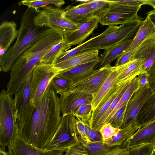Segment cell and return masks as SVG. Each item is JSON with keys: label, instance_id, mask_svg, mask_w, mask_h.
<instances>
[{"label": "cell", "instance_id": "cell-33", "mask_svg": "<svg viewBox=\"0 0 155 155\" xmlns=\"http://www.w3.org/2000/svg\"><path fill=\"white\" fill-rule=\"evenodd\" d=\"M72 83L70 79L57 75L52 79L50 84L56 93L60 95L69 90Z\"/></svg>", "mask_w": 155, "mask_h": 155}, {"label": "cell", "instance_id": "cell-20", "mask_svg": "<svg viewBox=\"0 0 155 155\" xmlns=\"http://www.w3.org/2000/svg\"><path fill=\"white\" fill-rule=\"evenodd\" d=\"M133 39H126L104 50L99 57V62L98 64L100 68L110 65L112 61L117 59L129 48Z\"/></svg>", "mask_w": 155, "mask_h": 155}, {"label": "cell", "instance_id": "cell-45", "mask_svg": "<svg viewBox=\"0 0 155 155\" xmlns=\"http://www.w3.org/2000/svg\"><path fill=\"white\" fill-rule=\"evenodd\" d=\"M137 79L139 88L144 87L148 83L147 74L144 73L138 75Z\"/></svg>", "mask_w": 155, "mask_h": 155}, {"label": "cell", "instance_id": "cell-41", "mask_svg": "<svg viewBox=\"0 0 155 155\" xmlns=\"http://www.w3.org/2000/svg\"><path fill=\"white\" fill-rule=\"evenodd\" d=\"M148 84L152 94L155 93V62L147 72Z\"/></svg>", "mask_w": 155, "mask_h": 155}, {"label": "cell", "instance_id": "cell-36", "mask_svg": "<svg viewBox=\"0 0 155 155\" xmlns=\"http://www.w3.org/2000/svg\"><path fill=\"white\" fill-rule=\"evenodd\" d=\"M92 112L91 104H84L80 106L73 115L78 119L89 125Z\"/></svg>", "mask_w": 155, "mask_h": 155}, {"label": "cell", "instance_id": "cell-46", "mask_svg": "<svg viewBox=\"0 0 155 155\" xmlns=\"http://www.w3.org/2000/svg\"><path fill=\"white\" fill-rule=\"evenodd\" d=\"M147 17L155 26V9L148 12L147 14Z\"/></svg>", "mask_w": 155, "mask_h": 155}, {"label": "cell", "instance_id": "cell-44", "mask_svg": "<svg viewBox=\"0 0 155 155\" xmlns=\"http://www.w3.org/2000/svg\"><path fill=\"white\" fill-rule=\"evenodd\" d=\"M126 150L120 146H118L105 150L96 155H117Z\"/></svg>", "mask_w": 155, "mask_h": 155}, {"label": "cell", "instance_id": "cell-37", "mask_svg": "<svg viewBox=\"0 0 155 155\" xmlns=\"http://www.w3.org/2000/svg\"><path fill=\"white\" fill-rule=\"evenodd\" d=\"M154 149L153 145H142L128 150V155H152Z\"/></svg>", "mask_w": 155, "mask_h": 155}, {"label": "cell", "instance_id": "cell-6", "mask_svg": "<svg viewBox=\"0 0 155 155\" xmlns=\"http://www.w3.org/2000/svg\"><path fill=\"white\" fill-rule=\"evenodd\" d=\"M76 119L73 114L62 116L59 126L46 150L66 152L70 147L80 143L77 136Z\"/></svg>", "mask_w": 155, "mask_h": 155}, {"label": "cell", "instance_id": "cell-4", "mask_svg": "<svg viewBox=\"0 0 155 155\" xmlns=\"http://www.w3.org/2000/svg\"><path fill=\"white\" fill-rule=\"evenodd\" d=\"M64 12V9L54 5L44 7L39 10L34 18V23L40 27L54 29L63 35L65 33L75 30L80 25L74 23L66 18Z\"/></svg>", "mask_w": 155, "mask_h": 155}, {"label": "cell", "instance_id": "cell-21", "mask_svg": "<svg viewBox=\"0 0 155 155\" xmlns=\"http://www.w3.org/2000/svg\"><path fill=\"white\" fill-rule=\"evenodd\" d=\"M99 50H87L78 54L54 65L61 72L76 66L99 59Z\"/></svg>", "mask_w": 155, "mask_h": 155}, {"label": "cell", "instance_id": "cell-27", "mask_svg": "<svg viewBox=\"0 0 155 155\" xmlns=\"http://www.w3.org/2000/svg\"><path fill=\"white\" fill-rule=\"evenodd\" d=\"M155 119V93L152 94L139 112L137 123L140 127Z\"/></svg>", "mask_w": 155, "mask_h": 155}, {"label": "cell", "instance_id": "cell-42", "mask_svg": "<svg viewBox=\"0 0 155 155\" xmlns=\"http://www.w3.org/2000/svg\"><path fill=\"white\" fill-rule=\"evenodd\" d=\"M136 48L131 51L125 52L124 53L117 59L114 66L117 67L131 61V57L135 51Z\"/></svg>", "mask_w": 155, "mask_h": 155}, {"label": "cell", "instance_id": "cell-32", "mask_svg": "<svg viewBox=\"0 0 155 155\" xmlns=\"http://www.w3.org/2000/svg\"><path fill=\"white\" fill-rule=\"evenodd\" d=\"M65 3L64 1L63 0H24L19 2L18 4L19 5H25L38 12L40 9L51 5L61 7Z\"/></svg>", "mask_w": 155, "mask_h": 155}, {"label": "cell", "instance_id": "cell-34", "mask_svg": "<svg viewBox=\"0 0 155 155\" xmlns=\"http://www.w3.org/2000/svg\"><path fill=\"white\" fill-rule=\"evenodd\" d=\"M120 146L117 144L108 143L104 141L91 142L85 147L89 155H96L107 150Z\"/></svg>", "mask_w": 155, "mask_h": 155}, {"label": "cell", "instance_id": "cell-9", "mask_svg": "<svg viewBox=\"0 0 155 155\" xmlns=\"http://www.w3.org/2000/svg\"><path fill=\"white\" fill-rule=\"evenodd\" d=\"M152 94L148 83L134 94L127 103L120 129L127 127L130 125L137 124V120L138 115Z\"/></svg>", "mask_w": 155, "mask_h": 155}, {"label": "cell", "instance_id": "cell-28", "mask_svg": "<svg viewBox=\"0 0 155 155\" xmlns=\"http://www.w3.org/2000/svg\"><path fill=\"white\" fill-rule=\"evenodd\" d=\"M72 46L63 38L60 42L54 45L45 55L41 61V64H54L57 59Z\"/></svg>", "mask_w": 155, "mask_h": 155}, {"label": "cell", "instance_id": "cell-16", "mask_svg": "<svg viewBox=\"0 0 155 155\" xmlns=\"http://www.w3.org/2000/svg\"><path fill=\"white\" fill-rule=\"evenodd\" d=\"M138 59L145 60L143 71L147 73L155 62V37L145 40L137 48L131 61Z\"/></svg>", "mask_w": 155, "mask_h": 155}, {"label": "cell", "instance_id": "cell-23", "mask_svg": "<svg viewBox=\"0 0 155 155\" xmlns=\"http://www.w3.org/2000/svg\"><path fill=\"white\" fill-rule=\"evenodd\" d=\"M119 26H109L100 35L92 37L88 40L79 45L75 48L64 52L56 60L55 63L68 59L75 55L86 50L90 46L98 42L108 34L117 28Z\"/></svg>", "mask_w": 155, "mask_h": 155}, {"label": "cell", "instance_id": "cell-22", "mask_svg": "<svg viewBox=\"0 0 155 155\" xmlns=\"http://www.w3.org/2000/svg\"><path fill=\"white\" fill-rule=\"evenodd\" d=\"M99 62V59L81 64L61 72L57 75L72 81V83L86 77L94 70Z\"/></svg>", "mask_w": 155, "mask_h": 155}, {"label": "cell", "instance_id": "cell-1", "mask_svg": "<svg viewBox=\"0 0 155 155\" xmlns=\"http://www.w3.org/2000/svg\"><path fill=\"white\" fill-rule=\"evenodd\" d=\"M60 98L50 84L40 105L31 117L23 124L16 126L21 138L29 144L44 149L54 136L61 122Z\"/></svg>", "mask_w": 155, "mask_h": 155}, {"label": "cell", "instance_id": "cell-49", "mask_svg": "<svg viewBox=\"0 0 155 155\" xmlns=\"http://www.w3.org/2000/svg\"><path fill=\"white\" fill-rule=\"evenodd\" d=\"M129 154V151L128 150H126L117 155H128Z\"/></svg>", "mask_w": 155, "mask_h": 155}, {"label": "cell", "instance_id": "cell-39", "mask_svg": "<svg viewBox=\"0 0 155 155\" xmlns=\"http://www.w3.org/2000/svg\"><path fill=\"white\" fill-rule=\"evenodd\" d=\"M120 129L115 128L109 123L104 124L99 130L103 141L111 138L118 132Z\"/></svg>", "mask_w": 155, "mask_h": 155}, {"label": "cell", "instance_id": "cell-26", "mask_svg": "<svg viewBox=\"0 0 155 155\" xmlns=\"http://www.w3.org/2000/svg\"><path fill=\"white\" fill-rule=\"evenodd\" d=\"M114 68L107 78L99 90L92 95L91 105L92 112L98 107L103 99L110 91L113 86L117 83L118 71L116 67Z\"/></svg>", "mask_w": 155, "mask_h": 155}, {"label": "cell", "instance_id": "cell-31", "mask_svg": "<svg viewBox=\"0 0 155 155\" xmlns=\"http://www.w3.org/2000/svg\"><path fill=\"white\" fill-rule=\"evenodd\" d=\"M94 15L100 17L109 9L112 0L81 1Z\"/></svg>", "mask_w": 155, "mask_h": 155}, {"label": "cell", "instance_id": "cell-38", "mask_svg": "<svg viewBox=\"0 0 155 155\" xmlns=\"http://www.w3.org/2000/svg\"><path fill=\"white\" fill-rule=\"evenodd\" d=\"M127 104L119 109L110 119L108 123L113 127L120 129L123 124Z\"/></svg>", "mask_w": 155, "mask_h": 155}, {"label": "cell", "instance_id": "cell-25", "mask_svg": "<svg viewBox=\"0 0 155 155\" xmlns=\"http://www.w3.org/2000/svg\"><path fill=\"white\" fill-rule=\"evenodd\" d=\"M64 10V15L66 18L79 24L84 22L91 17L95 16L82 2L76 6H68Z\"/></svg>", "mask_w": 155, "mask_h": 155}, {"label": "cell", "instance_id": "cell-47", "mask_svg": "<svg viewBox=\"0 0 155 155\" xmlns=\"http://www.w3.org/2000/svg\"><path fill=\"white\" fill-rule=\"evenodd\" d=\"M145 4L149 5L155 9V0H145Z\"/></svg>", "mask_w": 155, "mask_h": 155}, {"label": "cell", "instance_id": "cell-8", "mask_svg": "<svg viewBox=\"0 0 155 155\" xmlns=\"http://www.w3.org/2000/svg\"><path fill=\"white\" fill-rule=\"evenodd\" d=\"M114 67L109 65L94 70L85 78L72 83L68 90L81 91L92 95L100 89Z\"/></svg>", "mask_w": 155, "mask_h": 155}, {"label": "cell", "instance_id": "cell-7", "mask_svg": "<svg viewBox=\"0 0 155 155\" xmlns=\"http://www.w3.org/2000/svg\"><path fill=\"white\" fill-rule=\"evenodd\" d=\"M138 15L124 24L108 34L98 42L90 46L86 50L107 49L127 39L133 38L142 22Z\"/></svg>", "mask_w": 155, "mask_h": 155}, {"label": "cell", "instance_id": "cell-52", "mask_svg": "<svg viewBox=\"0 0 155 155\" xmlns=\"http://www.w3.org/2000/svg\"></svg>", "mask_w": 155, "mask_h": 155}, {"label": "cell", "instance_id": "cell-18", "mask_svg": "<svg viewBox=\"0 0 155 155\" xmlns=\"http://www.w3.org/2000/svg\"><path fill=\"white\" fill-rule=\"evenodd\" d=\"M32 73L33 72L15 94L14 101L17 120L32 105L30 101V85Z\"/></svg>", "mask_w": 155, "mask_h": 155}, {"label": "cell", "instance_id": "cell-12", "mask_svg": "<svg viewBox=\"0 0 155 155\" xmlns=\"http://www.w3.org/2000/svg\"><path fill=\"white\" fill-rule=\"evenodd\" d=\"M144 144H152L154 147L155 120L140 127L120 146L128 150L132 148Z\"/></svg>", "mask_w": 155, "mask_h": 155}, {"label": "cell", "instance_id": "cell-3", "mask_svg": "<svg viewBox=\"0 0 155 155\" xmlns=\"http://www.w3.org/2000/svg\"><path fill=\"white\" fill-rule=\"evenodd\" d=\"M17 120L14 98L7 90L0 94V145L5 149L10 144L15 132Z\"/></svg>", "mask_w": 155, "mask_h": 155}, {"label": "cell", "instance_id": "cell-5", "mask_svg": "<svg viewBox=\"0 0 155 155\" xmlns=\"http://www.w3.org/2000/svg\"><path fill=\"white\" fill-rule=\"evenodd\" d=\"M61 72L54 64H41L35 67L30 85V101L35 108L41 104L52 79Z\"/></svg>", "mask_w": 155, "mask_h": 155}, {"label": "cell", "instance_id": "cell-11", "mask_svg": "<svg viewBox=\"0 0 155 155\" xmlns=\"http://www.w3.org/2000/svg\"><path fill=\"white\" fill-rule=\"evenodd\" d=\"M140 7H123L108 10L100 16L99 23L109 26L124 24L137 16Z\"/></svg>", "mask_w": 155, "mask_h": 155}, {"label": "cell", "instance_id": "cell-15", "mask_svg": "<svg viewBox=\"0 0 155 155\" xmlns=\"http://www.w3.org/2000/svg\"><path fill=\"white\" fill-rule=\"evenodd\" d=\"M131 81L116 83L103 99L97 108L92 113L89 125L95 129L99 121L122 89Z\"/></svg>", "mask_w": 155, "mask_h": 155}, {"label": "cell", "instance_id": "cell-10", "mask_svg": "<svg viewBox=\"0 0 155 155\" xmlns=\"http://www.w3.org/2000/svg\"><path fill=\"white\" fill-rule=\"evenodd\" d=\"M62 116L73 114L83 104H91L92 95L84 93L69 90L60 95Z\"/></svg>", "mask_w": 155, "mask_h": 155}, {"label": "cell", "instance_id": "cell-17", "mask_svg": "<svg viewBox=\"0 0 155 155\" xmlns=\"http://www.w3.org/2000/svg\"><path fill=\"white\" fill-rule=\"evenodd\" d=\"M145 62L144 59H136L116 67L118 71L117 83L131 81L138 75L143 73V68Z\"/></svg>", "mask_w": 155, "mask_h": 155}, {"label": "cell", "instance_id": "cell-19", "mask_svg": "<svg viewBox=\"0 0 155 155\" xmlns=\"http://www.w3.org/2000/svg\"><path fill=\"white\" fill-rule=\"evenodd\" d=\"M14 21L3 22L0 25V56L8 50L14 40L17 38L18 30Z\"/></svg>", "mask_w": 155, "mask_h": 155}, {"label": "cell", "instance_id": "cell-51", "mask_svg": "<svg viewBox=\"0 0 155 155\" xmlns=\"http://www.w3.org/2000/svg\"><path fill=\"white\" fill-rule=\"evenodd\" d=\"M154 148H155V146H154Z\"/></svg>", "mask_w": 155, "mask_h": 155}, {"label": "cell", "instance_id": "cell-30", "mask_svg": "<svg viewBox=\"0 0 155 155\" xmlns=\"http://www.w3.org/2000/svg\"><path fill=\"white\" fill-rule=\"evenodd\" d=\"M140 127L138 125H130L127 127L120 129L117 133L111 138L104 142L121 145L130 137L132 136Z\"/></svg>", "mask_w": 155, "mask_h": 155}, {"label": "cell", "instance_id": "cell-2", "mask_svg": "<svg viewBox=\"0 0 155 155\" xmlns=\"http://www.w3.org/2000/svg\"><path fill=\"white\" fill-rule=\"evenodd\" d=\"M38 12L29 8L24 12L15 44L0 56L1 71L6 72L10 70L17 58L27 49L43 37L57 31L52 28L40 27L34 24V18Z\"/></svg>", "mask_w": 155, "mask_h": 155}, {"label": "cell", "instance_id": "cell-14", "mask_svg": "<svg viewBox=\"0 0 155 155\" xmlns=\"http://www.w3.org/2000/svg\"><path fill=\"white\" fill-rule=\"evenodd\" d=\"M99 21V17L91 16L80 24L75 30L65 33L63 35V38L71 45H79L82 43L97 27Z\"/></svg>", "mask_w": 155, "mask_h": 155}, {"label": "cell", "instance_id": "cell-43", "mask_svg": "<svg viewBox=\"0 0 155 155\" xmlns=\"http://www.w3.org/2000/svg\"><path fill=\"white\" fill-rule=\"evenodd\" d=\"M85 124L88 130L89 136L91 142L103 141L102 135L99 130L93 128L89 125Z\"/></svg>", "mask_w": 155, "mask_h": 155}, {"label": "cell", "instance_id": "cell-13", "mask_svg": "<svg viewBox=\"0 0 155 155\" xmlns=\"http://www.w3.org/2000/svg\"><path fill=\"white\" fill-rule=\"evenodd\" d=\"M13 155H63L64 151L48 150L38 148L25 141L20 137L17 129L8 146Z\"/></svg>", "mask_w": 155, "mask_h": 155}, {"label": "cell", "instance_id": "cell-29", "mask_svg": "<svg viewBox=\"0 0 155 155\" xmlns=\"http://www.w3.org/2000/svg\"><path fill=\"white\" fill-rule=\"evenodd\" d=\"M139 89V87L137 77L131 81L117 105L108 117L104 124L107 123L114 114L119 109L127 103L132 95Z\"/></svg>", "mask_w": 155, "mask_h": 155}, {"label": "cell", "instance_id": "cell-50", "mask_svg": "<svg viewBox=\"0 0 155 155\" xmlns=\"http://www.w3.org/2000/svg\"><path fill=\"white\" fill-rule=\"evenodd\" d=\"M152 155H155V149H154Z\"/></svg>", "mask_w": 155, "mask_h": 155}, {"label": "cell", "instance_id": "cell-24", "mask_svg": "<svg viewBox=\"0 0 155 155\" xmlns=\"http://www.w3.org/2000/svg\"><path fill=\"white\" fill-rule=\"evenodd\" d=\"M155 37V26L147 17L142 21L132 42L126 52L136 48L145 40Z\"/></svg>", "mask_w": 155, "mask_h": 155}, {"label": "cell", "instance_id": "cell-35", "mask_svg": "<svg viewBox=\"0 0 155 155\" xmlns=\"http://www.w3.org/2000/svg\"><path fill=\"white\" fill-rule=\"evenodd\" d=\"M77 133L79 142L85 147L91 143L89 131L85 124L81 120L76 119Z\"/></svg>", "mask_w": 155, "mask_h": 155}, {"label": "cell", "instance_id": "cell-48", "mask_svg": "<svg viewBox=\"0 0 155 155\" xmlns=\"http://www.w3.org/2000/svg\"><path fill=\"white\" fill-rule=\"evenodd\" d=\"M0 155H8V152L5 151V149L0 147Z\"/></svg>", "mask_w": 155, "mask_h": 155}, {"label": "cell", "instance_id": "cell-40", "mask_svg": "<svg viewBox=\"0 0 155 155\" xmlns=\"http://www.w3.org/2000/svg\"><path fill=\"white\" fill-rule=\"evenodd\" d=\"M65 152L64 155H89L85 147L80 143L70 147Z\"/></svg>", "mask_w": 155, "mask_h": 155}]
</instances>
